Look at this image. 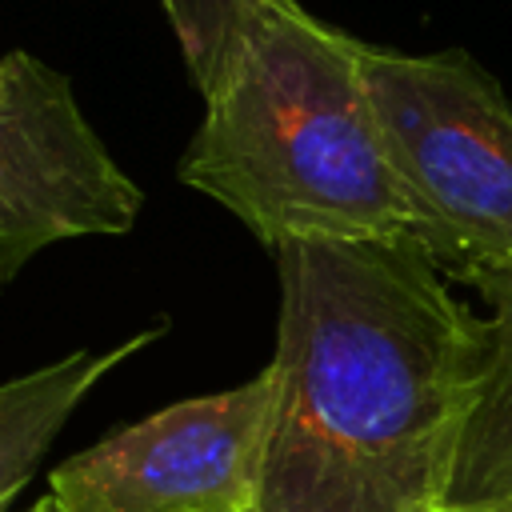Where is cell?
Returning a JSON list of instances; mask_svg holds the SVG:
<instances>
[{
    "mask_svg": "<svg viewBox=\"0 0 512 512\" xmlns=\"http://www.w3.org/2000/svg\"><path fill=\"white\" fill-rule=\"evenodd\" d=\"M272 260L260 512H444L484 316L412 240H304Z\"/></svg>",
    "mask_w": 512,
    "mask_h": 512,
    "instance_id": "6da1fadb",
    "label": "cell"
},
{
    "mask_svg": "<svg viewBox=\"0 0 512 512\" xmlns=\"http://www.w3.org/2000/svg\"><path fill=\"white\" fill-rule=\"evenodd\" d=\"M160 328H144L104 352H68L44 368H32L0 384V512L24 492L40 460L48 456L56 432L88 400V392L132 352L148 348Z\"/></svg>",
    "mask_w": 512,
    "mask_h": 512,
    "instance_id": "8992f818",
    "label": "cell"
},
{
    "mask_svg": "<svg viewBox=\"0 0 512 512\" xmlns=\"http://www.w3.org/2000/svg\"><path fill=\"white\" fill-rule=\"evenodd\" d=\"M160 4H164V16L176 32V44L184 52V64L200 96L212 92L240 36L248 0H160Z\"/></svg>",
    "mask_w": 512,
    "mask_h": 512,
    "instance_id": "ba28073f",
    "label": "cell"
},
{
    "mask_svg": "<svg viewBox=\"0 0 512 512\" xmlns=\"http://www.w3.org/2000/svg\"><path fill=\"white\" fill-rule=\"evenodd\" d=\"M484 360L444 512L512 508V288L484 296Z\"/></svg>",
    "mask_w": 512,
    "mask_h": 512,
    "instance_id": "52a82bcc",
    "label": "cell"
},
{
    "mask_svg": "<svg viewBox=\"0 0 512 512\" xmlns=\"http://www.w3.org/2000/svg\"><path fill=\"white\" fill-rule=\"evenodd\" d=\"M24 512H64V508H60V504H56V500H52V496L44 492V496H40V500H32V504H28Z\"/></svg>",
    "mask_w": 512,
    "mask_h": 512,
    "instance_id": "9c48e42d",
    "label": "cell"
},
{
    "mask_svg": "<svg viewBox=\"0 0 512 512\" xmlns=\"http://www.w3.org/2000/svg\"><path fill=\"white\" fill-rule=\"evenodd\" d=\"M360 72L392 172L412 212V244L444 280L480 300L512 288V104L464 52L428 56L360 44Z\"/></svg>",
    "mask_w": 512,
    "mask_h": 512,
    "instance_id": "3957f363",
    "label": "cell"
},
{
    "mask_svg": "<svg viewBox=\"0 0 512 512\" xmlns=\"http://www.w3.org/2000/svg\"><path fill=\"white\" fill-rule=\"evenodd\" d=\"M0 96V288L32 256L80 236H120L140 188L88 124L64 72L16 48Z\"/></svg>",
    "mask_w": 512,
    "mask_h": 512,
    "instance_id": "5b68a950",
    "label": "cell"
},
{
    "mask_svg": "<svg viewBox=\"0 0 512 512\" xmlns=\"http://www.w3.org/2000/svg\"><path fill=\"white\" fill-rule=\"evenodd\" d=\"M500 512H512V508H500Z\"/></svg>",
    "mask_w": 512,
    "mask_h": 512,
    "instance_id": "8fae6325",
    "label": "cell"
},
{
    "mask_svg": "<svg viewBox=\"0 0 512 512\" xmlns=\"http://www.w3.org/2000/svg\"><path fill=\"white\" fill-rule=\"evenodd\" d=\"M272 372L176 400L48 472L64 512H260Z\"/></svg>",
    "mask_w": 512,
    "mask_h": 512,
    "instance_id": "277c9868",
    "label": "cell"
},
{
    "mask_svg": "<svg viewBox=\"0 0 512 512\" xmlns=\"http://www.w3.org/2000/svg\"><path fill=\"white\" fill-rule=\"evenodd\" d=\"M8 76H12V56H0V96L8 88Z\"/></svg>",
    "mask_w": 512,
    "mask_h": 512,
    "instance_id": "30bf717a",
    "label": "cell"
},
{
    "mask_svg": "<svg viewBox=\"0 0 512 512\" xmlns=\"http://www.w3.org/2000/svg\"><path fill=\"white\" fill-rule=\"evenodd\" d=\"M176 176L224 204L268 252L304 240H412L360 40L296 0H248Z\"/></svg>",
    "mask_w": 512,
    "mask_h": 512,
    "instance_id": "7a4b0ae2",
    "label": "cell"
}]
</instances>
